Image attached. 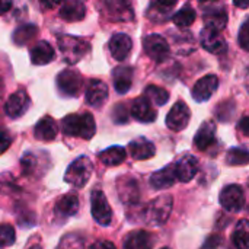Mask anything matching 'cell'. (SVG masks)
Listing matches in <instances>:
<instances>
[{
	"mask_svg": "<svg viewBox=\"0 0 249 249\" xmlns=\"http://www.w3.org/2000/svg\"><path fill=\"white\" fill-rule=\"evenodd\" d=\"M61 128L66 136L71 137H82L85 140H89L95 136L96 124L92 117V114H70L63 118Z\"/></svg>",
	"mask_w": 249,
	"mask_h": 249,
	"instance_id": "6da1fadb",
	"label": "cell"
},
{
	"mask_svg": "<svg viewBox=\"0 0 249 249\" xmlns=\"http://www.w3.org/2000/svg\"><path fill=\"white\" fill-rule=\"evenodd\" d=\"M58 47H60V53L67 64H76L90 50L89 42H86L82 38L71 36V35L58 36Z\"/></svg>",
	"mask_w": 249,
	"mask_h": 249,
	"instance_id": "7a4b0ae2",
	"label": "cell"
},
{
	"mask_svg": "<svg viewBox=\"0 0 249 249\" xmlns=\"http://www.w3.org/2000/svg\"><path fill=\"white\" fill-rule=\"evenodd\" d=\"M93 172V165L88 156H80L76 160H73L66 174H64V181L74 188H83L88 181L90 179Z\"/></svg>",
	"mask_w": 249,
	"mask_h": 249,
	"instance_id": "3957f363",
	"label": "cell"
},
{
	"mask_svg": "<svg viewBox=\"0 0 249 249\" xmlns=\"http://www.w3.org/2000/svg\"><path fill=\"white\" fill-rule=\"evenodd\" d=\"M172 204H174V200L169 194L159 196L158 198L150 201V204L146 207V210H144L146 222L149 225H153V226L163 225L171 216Z\"/></svg>",
	"mask_w": 249,
	"mask_h": 249,
	"instance_id": "277c9868",
	"label": "cell"
},
{
	"mask_svg": "<svg viewBox=\"0 0 249 249\" xmlns=\"http://www.w3.org/2000/svg\"><path fill=\"white\" fill-rule=\"evenodd\" d=\"M90 212L96 223L101 226H109L112 222V210L108 204L105 194L101 190H95L90 196Z\"/></svg>",
	"mask_w": 249,
	"mask_h": 249,
	"instance_id": "5b68a950",
	"label": "cell"
},
{
	"mask_svg": "<svg viewBox=\"0 0 249 249\" xmlns=\"http://www.w3.org/2000/svg\"><path fill=\"white\" fill-rule=\"evenodd\" d=\"M143 47H144V53L152 60H155L156 63L165 61L171 53L168 41L159 34H150V35L144 36L143 38Z\"/></svg>",
	"mask_w": 249,
	"mask_h": 249,
	"instance_id": "8992f818",
	"label": "cell"
},
{
	"mask_svg": "<svg viewBox=\"0 0 249 249\" xmlns=\"http://www.w3.org/2000/svg\"><path fill=\"white\" fill-rule=\"evenodd\" d=\"M57 88L60 93L76 98L83 88V77L76 70H63L57 76Z\"/></svg>",
	"mask_w": 249,
	"mask_h": 249,
	"instance_id": "52a82bcc",
	"label": "cell"
},
{
	"mask_svg": "<svg viewBox=\"0 0 249 249\" xmlns=\"http://www.w3.org/2000/svg\"><path fill=\"white\" fill-rule=\"evenodd\" d=\"M219 200L225 210L236 213V212L242 210L245 206V193L239 185L231 184L222 190Z\"/></svg>",
	"mask_w": 249,
	"mask_h": 249,
	"instance_id": "ba28073f",
	"label": "cell"
},
{
	"mask_svg": "<svg viewBox=\"0 0 249 249\" xmlns=\"http://www.w3.org/2000/svg\"><path fill=\"white\" fill-rule=\"evenodd\" d=\"M190 118H191V114H190L187 104L184 101H178L171 108L169 114L166 115V125L172 131H181L188 125Z\"/></svg>",
	"mask_w": 249,
	"mask_h": 249,
	"instance_id": "9c48e42d",
	"label": "cell"
},
{
	"mask_svg": "<svg viewBox=\"0 0 249 249\" xmlns=\"http://www.w3.org/2000/svg\"><path fill=\"white\" fill-rule=\"evenodd\" d=\"M105 12L115 22H128L134 19V10L130 0H105Z\"/></svg>",
	"mask_w": 249,
	"mask_h": 249,
	"instance_id": "30bf717a",
	"label": "cell"
},
{
	"mask_svg": "<svg viewBox=\"0 0 249 249\" xmlns=\"http://www.w3.org/2000/svg\"><path fill=\"white\" fill-rule=\"evenodd\" d=\"M29 104H31V99L26 95V92L18 90L7 98L6 105H4V112L10 118H19L28 111Z\"/></svg>",
	"mask_w": 249,
	"mask_h": 249,
	"instance_id": "8fae6325",
	"label": "cell"
},
{
	"mask_svg": "<svg viewBox=\"0 0 249 249\" xmlns=\"http://www.w3.org/2000/svg\"><path fill=\"white\" fill-rule=\"evenodd\" d=\"M174 169L178 181L190 182L198 172V160L193 155H184L177 162H174Z\"/></svg>",
	"mask_w": 249,
	"mask_h": 249,
	"instance_id": "7c38bea8",
	"label": "cell"
},
{
	"mask_svg": "<svg viewBox=\"0 0 249 249\" xmlns=\"http://www.w3.org/2000/svg\"><path fill=\"white\" fill-rule=\"evenodd\" d=\"M200 39H201L203 48L207 50L209 53H213V54H220L228 47L225 38L220 35V31H216V29H212L207 26L201 31Z\"/></svg>",
	"mask_w": 249,
	"mask_h": 249,
	"instance_id": "4fadbf2b",
	"label": "cell"
},
{
	"mask_svg": "<svg viewBox=\"0 0 249 249\" xmlns=\"http://www.w3.org/2000/svg\"><path fill=\"white\" fill-rule=\"evenodd\" d=\"M219 86V79L214 74H207L201 77L193 88V98L197 102H204L212 98Z\"/></svg>",
	"mask_w": 249,
	"mask_h": 249,
	"instance_id": "5bb4252c",
	"label": "cell"
},
{
	"mask_svg": "<svg viewBox=\"0 0 249 249\" xmlns=\"http://www.w3.org/2000/svg\"><path fill=\"white\" fill-rule=\"evenodd\" d=\"M131 114L140 123H153L158 117V112L152 107L150 99L144 95L134 99L133 107H131Z\"/></svg>",
	"mask_w": 249,
	"mask_h": 249,
	"instance_id": "9a60e30c",
	"label": "cell"
},
{
	"mask_svg": "<svg viewBox=\"0 0 249 249\" xmlns=\"http://www.w3.org/2000/svg\"><path fill=\"white\" fill-rule=\"evenodd\" d=\"M117 190L121 201L125 204H136L140 198V188L134 178L130 177L120 178L117 184Z\"/></svg>",
	"mask_w": 249,
	"mask_h": 249,
	"instance_id": "2e32d148",
	"label": "cell"
},
{
	"mask_svg": "<svg viewBox=\"0 0 249 249\" xmlns=\"http://www.w3.org/2000/svg\"><path fill=\"white\" fill-rule=\"evenodd\" d=\"M131 48H133V41L125 34H115L109 39V51H111V55L115 60H118V61H124L130 55Z\"/></svg>",
	"mask_w": 249,
	"mask_h": 249,
	"instance_id": "e0dca14e",
	"label": "cell"
},
{
	"mask_svg": "<svg viewBox=\"0 0 249 249\" xmlns=\"http://www.w3.org/2000/svg\"><path fill=\"white\" fill-rule=\"evenodd\" d=\"M204 23L207 28L222 31L228 23V10L225 6H210L204 9Z\"/></svg>",
	"mask_w": 249,
	"mask_h": 249,
	"instance_id": "ac0fdd59",
	"label": "cell"
},
{
	"mask_svg": "<svg viewBox=\"0 0 249 249\" xmlns=\"http://www.w3.org/2000/svg\"><path fill=\"white\" fill-rule=\"evenodd\" d=\"M108 99V86L102 80H90L86 89V102L90 107L99 108Z\"/></svg>",
	"mask_w": 249,
	"mask_h": 249,
	"instance_id": "d6986e66",
	"label": "cell"
},
{
	"mask_svg": "<svg viewBox=\"0 0 249 249\" xmlns=\"http://www.w3.org/2000/svg\"><path fill=\"white\" fill-rule=\"evenodd\" d=\"M194 144L198 150H207L216 144V125L212 121H206L194 137Z\"/></svg>",
	"mask_w": 249,
	"mask_h": 249,
	"instance_id": "ffe728a7",
	"label": "cell"
},
{
	"mask_svg": "<svg viewBox=\"0 0 249 249\" xmlns=\"http://www.w3.org/2000/svg\"><path fill=\"white\" fill-rule=\"evenodd\" d=\"M128 150L133 159L136 160H146L155 156L156 153V147L152 142H149L144 137H139L136 140H133L128 144Z\"/></svg>",
	"mask_w": 249,
	"mask_h": 249,
	"instance_id": "44dd1931",
	"label": "cell"
},
{
	"mask_svg": "<svg viewBox=\"0 0 249 249\" xmlns=\"http://www.w3.org/2000/svg\"><path fill=\"white\" fill-rule=\"evenodd\" d=\"M177 181H178V178H177L174 163H172V165L165 166L163 169L155 172L150 177V187L153 190H166V188L172 187Z\"/></svg>",
	"mask_w": 249,
	"mask_h": 249,
	"instance_id": "7402d4cb",
	"label": "cell"
},
{
	"mask_svg": "<svg viewBox=\"0 0 249 249\" xmlns=\"http://www.w3.org/2000/svg\"><path fill=\"white\" fill-rule=\"evenodd\" d=\"M60 18L69 22L82 20L86 15V7L82 0H66L58 12Z\"/></svg>",
	"mask_w": 249,
	"mask_h": 249,
	"instance_id": "603a6c76",
	"label": "cell"
},
{
	"mask_svg": "<svg viewBox=\"0 0 249 249\" xmlns=\"http://www.w3.org/2000/svg\"><path fill=\"white\" fill-rule=\"evenodd\" d=\"M31 54V61L36 66H44L48 64L54 60L55 51L54 48L47 42V41H38L29 51Z\"/></svg>",
	"mask_w": 249,
	"mask_h": 249,
	"instance_id": "cb8c5ba5",
	"label": "cell"
},
{
	"mask_svg": "<svg viewBox=\"0 0 249 249\" xmlns=\"http://www.w3.org/2000/svg\"><path fill=\"white\" fill-rule=\"evenodd\" d=\"M57 133H58L57 123L50 117H44L42 120H39L34 128L35 139L41 142H53L57 137Z\"/></svg>",
	"mask_w": 249,
	"mask_h": 249,
	"instance_id": "d4e9b609",
	"label": "cell"
},
{
	"mask_svg": "<svg viewBox=\"0 0 249 249\" xmlns=\"http://www.w3.org/2000/svg\"><path fill=\"white\" fill-rule=\"evenodd\" d=\"M152 235L146 231H133L124 239V249H152Z\"/></svg>",
	"mask_w": 249,
	"mask_h": 249,
	"instance_id": "484cf974",
	"label": "cell"
},
{
	"mask_svg": "<svg viewBox=\"0 0 249 249\" xmlns=\"http://www.w3.org/2000/svg\"><path fill=\"white\" fill-rule=\"evenodd\" d=\"M114 79V88L118 93L124 95L130 90L131 83H133V69L128 66H121L117 67L112 73Z\"/></svg>",
	"mask_w": 249,
	"mask_h": 249,
	"instance_id": "4316f807",
	"label": "cell"
},
{
	"mask_svg": "<svg viewBox=\"0 0 249 249\" xmlns=\"http://www.w3.org/2000/svg\"><path fill=\"white\" fill-rule=\"evenodd\" d=\"M77 210H79V198L76 194H66L55 204V214L61 217L74 216Z\"/></svg>",
	"mask_w": 249,
	"mask_h": 249,
	"instance_id": "83f0119b",
	"label": "cell"
},
{
	"mask_svg": "<svg viewBox=\"0 0 249 249\" xmlns=\"http://www.w3.org/2000/svg\"><path fill=\"white\" fill-rule=\"evenodd\" d=\"M125 149L121 146H112L99 153V160L107 166H117L125 160Z\"/></svg>",
	"mask_w": 249,
	"mask_h": 249,
	"instance_id": "f1b7e54d",
	"label": "cell"
},
{
	"mask_svg": "<svg viewBox=\"0 0 249 249\" xmlns=\"http://www.w3.org/2000/svg\"><path fill=\"white\" fill-rule=\"evenodd\" d=\"M232 242L236 249H249V220L242 219L238 222L232 233Z\"/></svg>",
	"mask_w": 249,
	"mask_h": 249,
	"instance_id": "f546056e",
	"label": "cell"
},
{
	"mask_svg": "<svg viewBox=\"0 0 249 249\" xmlns=\"http://www.w3.org/2000/svg\"><path fill=\"white\" fill-rule=\"evenodd\" d=\"M197 18V13L196 10L190 6V4H185L182 9H179L174 16H172V20L174 23L178 26V28H188L194 23Z\"/></svg>",
	"mask_w": 249,
	"mask_h": 249,
	"instance_id": "4dcf8cb0",
	"label": "cell"
},
{
	"mask_svg": "<svg viewBox=\"0 0 249 249\" xmlns=\"http://www.w3.org/2000/svg\"><path fill=\"white\" fill-rule=\"evenodd\" d=\"M226 163L231 166H244L249 163V150L244 147H233L226 155Z\"/></svg>",
	"mask_w": 249,
	"mask_h": 249,
	"instance_id": "1f68e13d",
	"label": "cell"
},
{
	"mask_svg": "<svg viewBox=\"0 0 249 249\" xmlns=\"http://www.w3.org/2000/svg\"><path fill=\"white\" fill-rule=\"evenodd\" d=\"M144 96H147L150 99V102H153V104H156L159 107L165 105L169 101V93L163 88H159V86H155V85H150V86L146 88Z\"/></svg>",
	"mask_w": 249,
	"mask_h": 249,
	"instance_id": "d6a6232c",
	"label": "cell"
},
{
	"mask_svg": "<svg viewBox=\"0 0 249 249\" xmlns=\"http://www.w3.org/2000/svg\"><path fill=\"white\" fill-rule=\"evenodd\" d=\"M15 239H16L15 228L7 223L0 225V248H7L13 245Z\"/></svg>",
	"mask_w": 249,
	"mask_h": 249,
	"instance_id": "836d02e7",
	"label": "cell"
},
{
	"mask_svg": "<svg viewBox=\"0 0 249 249\" xmlns=\"http://www.w3.org/2000/svg\"><path fill=\"white\" fill-rule=\"evenodd\" d=\"M57 249H85V244L77 233H69L63 236Z\"/></svg>",
	"mask_w": 249,
	"mask_h": 249,
	"instance_id": "e575fe53",
	"label": "cell"
},
{
	"mask_svg": "<svg viewBox=\"0 0 249 249\" xmlns=\"http://www.w3.org/2000/svg\"><path fill=\"white\" fill-rule=\"evenodd\" d=\"M36 32V28L35 26H32V25H25V26H20V28H18L16 29V32H15V42L16 44H25V42H28V39L29 38H32V35Z\"/></svg>",
	"mask_w": 249,
	"mask_h": 249,
	"instance_id": "d590c367",
	"label": "cell"
},
{
	"mask_svg": "<svg viewBox=\"0 0 249 249\" xmlns=\"http://www.w3.org/2000/svg\"><path fill=\"white\" fill-rule=\"evenodd\" d=\"M147 16L152 19V20H156V22H162L165 20L166 18H169V9L155 3L149 7V12H147Z\"/></svg>",
	"mask_w": 249,
	"mask_h": 249,
	"instance_id": "8d00e7d4",
	"label": "cell"
},
{
	"mask_svg": "<svg viewBox=\"0 0 249 249\" xmlns=\"http://www.w3.org/2000/svg\"><path fill=\"white\" fill-rule=\"evenodd\" d=\"M238 41H239V45L245 51H249V19L241 26L239 35H238Z\"/></svg>",
	"mask_w": 249,
	"mask_h": 249,
	"instance_id": "74e56055",
	"label": "cell"
},
{
	"mask_svg": "<svg viewBox=\"0 0 249 249\" xmlns=\"http://www.w3.org/2000/svg\"><path fill=\"white\" fill-rule=\"evenodd\" d=\"M10 144H12V137H10V134H9L4 128L0 127V155L4 153V152L10 147Z\"/></svg>",
	"mask_w": 249,
	"mask_h": 249,
	"instance_id": "f35d334b",
	"label": "cell"
},
{
	"mask_svg": "<svg viewBox=\"0 0 249 249\" xmlns=\"http://www.w3.org/2000/svg\"><path fill=\"white\" fill-rule=\"evenodd\" d=\"M114 120H115L118 124L125 123V121L128 120V118H127L125 108H124V105H123V104H118V105L115 107V109H114Z\"/></svg>",
	"mask_w": 249,
	"mask_h": 249,
	"instance_id": "ab89813d",
	"label": "cell"
},
{
	"mask_svg": "<svg viewBox=\"0 0 249 249\" xmlns=\"http://www.w3.org/2000/svg\"><path fill=\"white\" fill-rule=\"evenodd\" d=\"M220 244H222V238L219 235H210L206 239L203 249H217L220 247Z\"/></svg>",
	"mask_w": 249,
	"mask_h": 249,
	"instance_id": "60d3db41",
	"label": "cell"
},
{
	"mask_svg": "<svg viewBox=\"0 0 249 249\" xmlns=\"http://www.w3.org/2000/svg\"><path fill=\"white\" fill-rule=\"evenodd\" d=\"M89 249H117L115 248V245L112 244V242H109V241H98V242H95L92 247Z\"/></svg>",
	"mask_w": 249,
	"mask_h": 249,
	"instance_id": "b9f144b4",
	"label": "cell"
},
{
	"mask_svg": "<svg viewBox=\"0 0 249 249\" xmlns=\"http://www.w3.org/2000/svg\"><path fill=\"white\" fill-rule=\"evenodd\" d=\"M238 128L242 134L249 136V117H242L239 124H238Z\"/></svg>",
	"mask_w": 249,
	"mask_h": 249,
	"instance_id": "7bdbcfd3",
	"label": "cell"
},
{
	"mask_svg": "<svg viewBox=\"0 0 249 249\" xmlns=\"http://www.w3.org/2000/svg\"><path fill=\"white\" fill-rule=\"evenodd\" d=\"M12 4H13V0H0V15H4L6 12H9Z\"/></svg>",
	"mask_w": 249,
	"mask_h": 249,
	"instance_id": "ee69618b",
	"label": "cell"
},
{
	"mask_svg": "<svg viewBox=\"0 0 249 249\" xmlns=\"http://www.w3.org/2000/svg\"><path fill=\"white\" fill-rule=\"evenodd\" d=\"M61 1H63V0H41L42 6L47 7V9H53V7H55L57 4H60Z\"/></svg>",
	"mask_w": 249,
	"mask_h": 249,
	"instance_id": "f6af8a7d",
	"label": "cell"
},
{
	"mask_svg": "<svg viewBox=\"0 0 249 249\" xmlns=\"http://www.w3.org/2000/svg\"><path fill=\"white\" fill-rule=\"evenodd\" d=\"M177 1H178V0H156V3H158V4H160V6L166 7V9L174 7V6L177 4Z\"/></svg>",
	"mask_w": 249,
	"mask_h": 249,
	"instance_id": "bcb514c9",
	"label": "cell"
},
{
	"mask_svg": "<svg viewBox=\"0 0 249 249\" xmlns=\"http://www.w3.org/2000/svg\"><path fill=\"white\" fill-rule=\"evenodd\" d=\"M233 4L239 9H247L249 7V0H233Z\"/></svg>",
	"mask_w": 249,
	"mask_h": 249,
	"instance_id": "7dc6e473",
	"label": "cell"
},
{
	"mask_svg": "<svg viewBox=\"0 0 249 249\" xmlns=\"http://www.w3.org/2000/svg\"><path fill=\"white\" fill-rule=\"evenodd\" d=\"M29 249H41V247H39V245H35V247H32V248Z\"/></svg>",
	"mask_w": 249,
	"mask_h": 249,
	"instance_id": "c3c4849f",
	"label": "cell"
},
{
	"mask_svg": "<svg viewBox=\"0 0 249 249\" xmlns=\"http://www.w3.org/2000/svg\"><path fill=\"white\" fill-rule=\"evenodd\" d=\"M200 1H214V0H200Z\"/></svg>",
	"mask_w": 249,
	"mask_h": 249,
	"instance_id": "681fc988",
	"label": "cell"
},
{
	"mask_svg": "<svg viewBox=\"0 0 249 249\" xmlns=\"http://www.w3.org/2000/svg\"><path fill=\"white\" fill-rule=\"evenodd\" d=\"M160 249H171V248H160Z\"/></svg>",
	"mask_w": 249,
	"mask_h": 249,
	"instance_id": "f907efd6",
	"label": "cell"
}]
</instances>
